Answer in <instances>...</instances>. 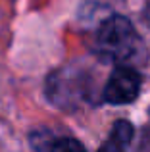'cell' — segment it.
Instances as JSON below:
<instances>
[{"label": "cell", "instance_id": "obj_2", "mask_svg": "<svg viewBox=\"0 0 150 152\" xmlns=\"http://www.w3.org/2000/svg\"><path fill=\"white\" fill-rule=\"evenodd\" d=\"M141 75L133 67H117L104 87V100L110 104H129L139 96Z\"/></svg>", "mask_w": 150, "mask_h": 152}, {"label": "cell", "instance_id": "obj_1", "mask_svg": "<svg viewBox=\"0 0 150 152\" xmlns=\"http://www.w3.org/2000/svg\"><path fill=\"white\" fill-rule=\"evenodd\" d=\"M141 48V39L135 27L123 15L108 18L96 33L94 50L100 58L110 62H125L131 60Z\"/></svg>", "mask_w": 150, "mask_h": 152}, {"label": "cell", "instance_id": "obj_3", "mask_svg": "<svg viewBox=\"0 0 150 152\" xmlns=\"http://www.w3.org/2000/svg\"><path fill=\"white\" fill-rule=\"evenodd\" d=\"M133 139V125L125 119L121 121H116L112 133H110L108 141L100 146L98 152H125Z\"/></svg>", "mask_w": 150, "mask_h": 152}, {"label": "cell", "instance_id": "obj_4", "mask_svg": "<svg viewBox=\"0 0 150 152\" xmlns=\"http://www.w3.org/2000/svg\"><path fill=\"white\" fill-rule=\"evenodd\" d=\"M50 152H85L83 145L75 139H58V141L52 142V148Z\"/></svg>", "mask_w": 150, "mask_h": 152}]
</instances>
